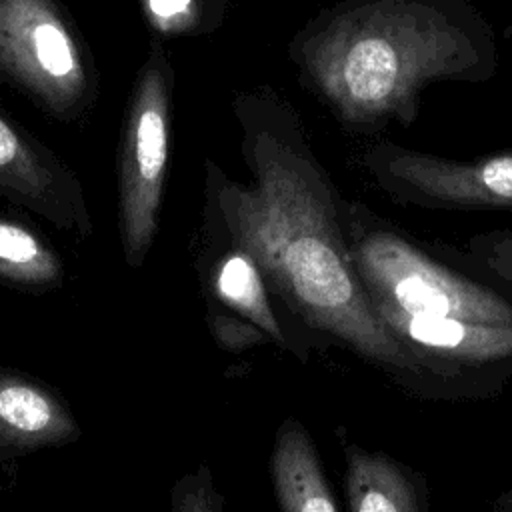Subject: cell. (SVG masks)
<instances>
[{
    "label": "cell",
    "instance_id": "cell-9",
    "mask_svg": "<svg viewBox=\"0 0 512 512\" xmlns=\"http://www.w3.org/2000/svg\"><path fill=\"white\" fill-rule=\"evenodd\" d=\"M80 424L46 382L0 370V460L56 448L80 438Z\"/></svg>",
    "mask_w": 512,
    "mask_h": 512
},
{
    "label": "cell",
    "instance_id": "cell-14",
    "mask_svg": "<svg viewBox=\"0 0 512 512\" xmlns=\"http://www.w3.org/2000/svg\"><path fill=\"white\" fill-rule=\"evenodd\" d=\"M172 510H220L222 508V498L216 494L210 474L206 466H200L194 474H188L180 478V482L172 490Z\"/></svg>",
    "mask_w": 512,
    "mask_h": 512
},
{
    "label": "cell",
    "instance_id": "cell-3",
    "mask_svg": "<svg viewBox=\"0 0 512 512\" xmlns=\"http://www.w3.org/2000/svg\"><path fill=\"white\" fill-rule=\"evenodd\" d=\"M306 82L336 120L358 134L410 128L432 82H478L492 56L438 10L380 0L332 18L298 46Z\"/></svg>",
    "mask_w": 512,
    "mask_h": 512
},
{
    "label": "cell",
    "instance_id": "cell-7",
    "mask_svg": "<svg viewBox=\"0 0 512 512\" xmlns=\"http://www.w3.org/2000/svg\"><path fill=\"white\" fill-rule=\"evenodd\" d=\"M0 196L78 240L94 232L86 192L76 172L2 110Z\"/></svg>",
    "mask_w": 512,
    "mask_h": 512
},
{
    "label": "cell",
    "instance_id": "cell-13",
    "mask_svg": "<svg viewBox=\"0 0 512 512\" xmlns=\"http://www.w3.org/2000/svg\"><path fill=\"white\" fill-rule=\"evenodd\" d=\"M438 246L456 262L490 278L512 292V228H496L466 238L464 246L438 242Z\"/></svg>",
    "mask_w": 512,
    "mask_h": 512
},
{
    "label": "cell",
    "instance_id": "cell-4",
    "mask_svg": "<svg viewBox=\"0 0 512 512\" xmlns=\"http://www.w3.org/2000/svg\"><path fill=\"white\" fill-rule=\"evenodd\" d=\"M172 120V74L160 48L150 52L130 98L118 158V232L126 264L138 270L156 238Z\"/></svg>",
    "mask_w": 512,
    "mask_h": 512
},
{
    "label": "cell",
    "instance_id": "cell-12",
    "mask_svg": "<svg viewBox=\"0 0 512 512\" xmlns=\"http://www.w3.org/2000/svg\"><path fill=\"white\" fill-rule=\"evenodd\" d=\"M64 262L32 224L0 210V284L48 292L64 284Z\"/></svg>",
    "mask_w": 512,
    "mask_h": 512
},
{
    "label": "cell",
    "instance_id": "cell-5",
    "mask_svg": "<svg viewBox=\"0 0 512 512\" xmlns=\"http://www.w3.org/2000/svg\"><path fill=\"white\" fill-rule=\"evenodd\" d=\"M0 74L62 122L94 98L82 50L50 0H0Z\"/></svg>",
    "mask_w": 512,
    "mask_h": 512
},
{
    "label": "cell",
    "instance_id": "cell-16",
    "mask_svg": "<svg viewBox=\"0 0 512 512\" xmlns=\"http://www.w3.org/2000/svg\"><path fill=\"white\" fill-rule=\"evenodd\" d=\"M492 508L498 512H512V486H508L504 492H500L494 502Z\"/></svg>",
    "mask_w": 512,
    "mask_h": 512
},
{
    "label": "cell",
    "instance_id": "cell-15",
    "mask_svg": "<svg viewBox=\"0 0 512 512\" xmlns=\"http://www.w3.org/2000/svg\"><path fill=\"white\" fill-rule=\"evenodd\" d=\"M146 6L154 22L164 30L184 26L192 14V0H146Z\"/></svg>",
    "mask_w": 512,
    "mask_h": 512
},
{
    "label": "cell",
    "instance_id": "cell-10",
    "mask_svg": "<svg viewBox=\"0 0 512 512\" xmlns=\"http://www.w3.org/2000/svg\"><path fill=\"white\" fill-rule=\"evenodd\" d=\"M344 498L350 512H428L426 476L384 450L342 440Z\"/></svg>",
    "mask_w": 512,
    "mask_h": 512
},
{
    "label": "cell",
    "instance_id": "cell-8",
    "mask_svg": "<svg viewBox=\"0 0 512 512\" xmlns=\"http://www.w3.org/2000/svg\"><path fill=\"white\" fill-rule=\"evenodd\" d=\"M204 224L208 246L202 256L200 278L208 302L206 318L222 316L256 326L270 342L306 362L316 346L292 324L280 320L272 304L274 294L254 256L210 220L204 218Z\"/></svg>",
    "mask_w": 512,
    "mask_h": 512
},
{
    "label": "cell",
    "instance_id": "cell-6",
    "mask_svg": "<svg viewBox=\"0 0 512 512\" xmlns=\"http://www.w3.org/2000/svg\"><path fill=\"white\" fill-rule=\"evenodd\" d=\"M360 162L398 204L440 212H512V152L464 160L376 140Z\"/></svg>",
    "mask_w": 512,
    "mask_h": 512
},
{
    "label": "cell",
    "instance_id": "cell-11",
    "mask_svg": "<svg viewBox=\"0 0 512 512\" xmlns=\"http://www.w3.org/2000/svg\"><path fill=\"white\" fill-rule=\"evenodd\" d=\"M270 476L276 504L284 512H338L342 508L310 432L296 418H286L276 432Z\"/></svg>",
    "mask_w": 512,
    "mask_h": 512
},
{
    "label": "cell",
    "instance_id": "cell-2",
    "mask_svg": "<svg viewBox=\"0 0 512 512\" xmlns=\"http://www.w3.org/2000/svg\"><path fill=\"white\" fill-rule=\"evenodd\" d=\"M344 232L370 302L396 342L458 402L512 388V292L356 198Z\"/></svg>",
    "mask_w": 512,
    "mask_h": 512
},
{
    "label": "cell",
    "instance_id": "cell-1",
    "mask_svg": "<svg viewBox=\"0 0 512 512\" xmlns=\"http://www.w3.org/2000/svg\"><path fill=\"white\" fill-rule=\"evenodd\" d=\"M236 116L250 180L206 160L204 218L254 256L288 318L320 350L344 348L410 398L458 402L378 318L350 256L344 196L294 110L258 98Z\"/></svg>",
    "mask_w": 512,
    "mask_h": 512
}]
</instances>
